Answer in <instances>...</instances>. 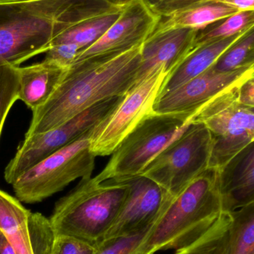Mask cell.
Returning a JSON list of instances; mask_svg holds the SVG:
<instances>
[{
  "instance_id": "obj_1",
  "label": "cell",
  "mask_w": 254,
  "mask_h": 254,
  "mask_svg": "<svg viewBox=\"0 0 254 254\" xmlns=\"http://www.w3.org/2000/svg\"><path fill=\"white\" fill-rule=\"evenodd\" d=\"M142 45L74 63L49 101L33 112L25 138L61 126L101 101L125 96L135 84Z\"/></svg>"
},
{
  "instance_id": "obj_2",
  "label": "cell",
  "mask_w": 254,
  "mask_h": 254,
  "mask_svg": "<svg viewBox=\"0 0 254 254\" xmlns=\"http://www.w3.org/2000/svg\"><path fill=\"white\" fill-rule=\"evenodd\" d=\"M107 0H31L0 4V66L46 53L55 37L117 8Z\"/></svg>"
},
{
  "instance_id": "obj_3",
  "label": "cell",
  "mask_w": 254,
  "mask_h": 254,
  "mask_svg": "<svg viewBox=\"0 0 254 254\" xmlns=\"http://www.w3.org/2000/svg\"><path fill=\"white\" fill-rule=\"evenodd\" d=\"M225 212L219 170L208 167L171 197L137 249L144 254L180 250L205 234Z\"/></svg>"
},
{
  "instance_id": "obj_4",
  "label": "cell",
  "mask_w": 254,
  "mask_h": 254,
  "mask_svg": "<svg viewBox=\"0 0 254 254\" xmlns=\"http://www.w3.org/2000/svg\"><path fill=\"white\" fill-rule=\"evenodd\" d=\"M128 190L127 182L80 179L55 204L49 219L55 235L71 236L98 246L117 218Z\"/></svg>"
},
{
  "instance_id": "obj_5",
  "label": "cell",
  "mask_w": 254,
  "mask_h": 254,
  "mask_svg": "<svg viewBox=\"0 0 254 254\" xmlns=\"http://www.w3.org/2000/svg\"><path fill=\"white\" fill-rule=\"evenodd\" d=\"M190 123L174 116L151 113L124 139L95 179L123 182L140 176Z\"/></svg>"
},
{
  "instance_id": "obj_6",
  "label": "cell",
  "mask_w": 254,
  "mask_h": 254,
  "mask_svg": "<svg viewBox=\"0 0 254 254\" xmlns=\"http://www.w3.org/2000/svg\"><path fill=\"white\" fill-rule=\"evenodd\" d=\"M93 128L18 178L11 185L16 198L27 204L40 202L76 179L92 177L96 157L90 149Z\"/></svg>"
},
{
  "instance_id": "obj_7",
  "label": "cell",
  "mask_w": 254,
  "mask_h": 254,
  "mask_svg": "<svg viewBox=\"0 0 254 254\" xmlns=\"http://www.w3.org/2000/svg\"><path fill=\"white\" fill-rule=\"evenodd\" d=\"M238 85L213 98L191 119V122L204 124L211 134L210 168H222L254 141V107L239 102Z\"/></svg>"
},
{
  "instance_id": "obj_8",
  "label": "cell",
  "mask_w": 254,
  "mask_h": 254,
  "mask_svg": "<svg viewBox=\"0 0 254 254\" xmlns=\"http://www.w3.org/2000/svg\"><path fill=\"white\" fill-rule=\"evenodd\" d=\"M211 150L208 128L200 122H191L140 175L175 196L208 168Z\"/></svg>"
},
{
  "instance_id": "obj_9",
  "label": "cell",
  "mask_w": 254,
  "mask_h": 254,
  "mask_svg": "<svg viewBox=\"0 0 254 254\" xmlns=\"http://www.w3.org/2000/svg\"><path fill=\"white\" fill-rule=\"evenodd\" d=\"M124 97L101 101L61 126L25 137L5 167L4 180L12 185L43 160L90 131L114 111Z\"/></svg>"
},
{
  "instance_id": "obj_10",
  "label": "cell",
  "mask_w": 254,
  "mask_h": 254,
  "mask_svg": "<svg viewBox=\"0 0 254 254\" xmlns=\"http://www.w3.org/2000/svg\"><path fill=\"white\" fill-rule=\"evenodd\" d=\"M165 68L155 70L128 90L122 102L92 131L90 149L95 156L112 155L124 139L151 113L167 77Z\"/></svg>"
},
{
  "instance_id": "obj_11",
  "label": "cell",
  "mask_w": 254,
  "mask_h": 254,
  "mask_svg": "<svg viewBox=\"0 0 254 254\" xmlns=\"http://www.w3.org/2000/svg\"><path fill=\"white\" fill-rule=\"evenodd\" d=\"M252 74V68L221 72L211 66L182 86L161 94L154 104L153 113L174 116L190 123L207 103Z\"/></svg>"
},
{
  "instance_id": "obj_12",
  "label": "cell",
  "mask_w": 254,
  "mask_h": 254,
  "mask_svg": "<svg viewBox=\"0 0 254 254\" xmlns=\"http://www.w3.org/2000/svg\"><path fill=\"white\" fill-rule=\"evenodd\" d=\"M129 186L125 203L104 240L134 234L156 222L171 195L146 176L125 181Z\"/></svg>"
},
{
  "instance_id": "obj_13",
  "label": "cell",
  "mask_w": 254,
  "mask_h": 254,
  "mask_svg": "<svg viewBox=\"0 0 254 254\" xmlns=\"http://www.w3.org/2000/svg\"><path fill=\"white\" fill-rule=\"evenodd\" d=\"M160 19L161 16L154 13L143 0L133 1L125 7L120 17L98 41L79 53L74 63L125 52L143 44Z\"/></svg>"
},
{
  "instance_id": "obj_14",
  "label": "cell",
  "mask_w": 254,
  "mask_h": 254,
  "mask_svg": "<svg viewBox=\"0 0 254 254\" xmlns=\"http://www.w3.org/2000/svg\"><path fill=\"white\" fill-rule=\"evenodd\" d=\"M197 30L178 28L151 34L142 45L135 83L161 68L171 74L194 49Z\"/></svg>"
},
{
  "instance_id": "obj_15",
  "label": "cell",
  "mask_w": 254,
  "mask_h": 254,
  "mask_svg": "<svg viewBox=\"0 0 254 254\" xmlns=\"http://www.w3.org/2000/svg\"><path fill=\"white\" fill-rule=\"evenodd\" d=\"M219 180L225 211L254 201V141L219 169Z\"/></svg>"
},
{
  "instance_id": "obj_16",
  "label": "cell",
  "mask_w": 254,
  "mask_h": 254,
  "mask_svg": "<svg viewBox=\"0 0 254 254\" xmlns=\"http://www.w3.org/2000/svg\"><path fill=\"white\" fill-rule=\"evenodd\" d=\"M69 67L44 61L16 67L19 80V100L34 112L44 105L65 77Z\"/></svg>"
},
{
  "instance_id": "obj_17",
  "label": "cell",
  "mask_w": 254,
  "mask_h": 254,
  "mask_svg": "<svg viewBox=\"0 0 254 254\" xmlns=\"http://www.w3.org/2000/svg\"><path fill=\"white\" fill-rule=\"evenodd\" d=\"M241 35L204 43L194 48L180 65L167 77L161 94L173 90L207 71Z\"/></svg>"
},
{
  "instance_id": "obj_18",
  "label": "cell",
  "mask_w": 254,
  "mask_h": 254,
  "mask_svg": "<svg viewBox=\"0 0 254 254\" xmlns=\"http://www.w3.org/2000/svg\"><path fill=\"white\" fill-rule=\"evenodd\" d=\"M239 11L221 1L204 0L167 16H161L152 34L178 28L200 29Z\"/></svg>"
},
{
  "instance_id": "obj_19",
  "label": "cell",
  "mask_w": 254,
  "mask_h": 254,
  "mask_svg": "<svg viewBox=\"0 0 254 254\" xmlns=\"http://www.w3.org/2000/svg\"><path fill=\"white\" fill-rule=\"evenodd\" d=\"M30 214L18 198L0 190V231L16 254H34L28 229Z\"/></svg>"
},
{
  "instance_id": "obj_20",
  "label": "cell",
  "mask_w": 254,
  "mask_h": 254,
  "mask_svg": "<svg viewBox=\"0 0 254 254\" xmlns=\"http://www.w3.org/2000/svg\"><path fill=\"white\" fill-rule=\"evenodd\" d=\"M124 7H117L104 14L83 21L55 37L52 45L68 43L78 46L81 51L98 41L109 28L118 20L123 12Z\"/></svg>"
},
{
  "instance_id": "obj_21",
  "label": "cell",
  "mask_w": 254,
  "mask_h": 254,
  "mask_svg": "<svg viewBox=\"0 0 254 254\" xmlns=\"http://www.w3.org/2000/svg\"><path fill=\"white\" fill-rule=\"evenodd\" d=\"M225 254H254V201L230 212Z\"/></svg>"
},
{
  "instance_id": "obj_22",
  "label": "cell",
  "mask_w": 254,
  "mask_h": 254,
  "mask_svg": "<svg viewBox=\"0 0 254 254\" xmlns=\"http://www.w3.org/2000/svg\"><path fill=\"white\" fill-rule=\"evenodd\" d=\"M254 25V10H243L197 30L195 46L240 35Z\"/></svg>"
},
{
  "instance_id": "obj_23",
  "label": "cell",
  "mask_w": 254,
  "mask_h": 254,
  "mask_svg": "<svg viewBox=\"0 0 254 254\" xmlns=\"http://www.w3.org/2000/svg\"><path fill=\"white\" fill-rule=\"evenodd\" d=\"M254 65V25L223 52L213 67L216 71L229 72L241 68H252Z\"/></svg>"
},
{
  "instance_id": "obj_24",
  "label": "cell",
  "mask_w": 254,
  "mask_h": 254,
  "mask_svg": "<svg viewBox=\"0 0 254 254\" xmlns=\"http://www.w3.org/2000/svg\"><path fill=\"white\" fill-rule=\"evenodd\" d=\"M230 221V212L225 211L205 234L190 246L176 251L175 254H225Z\"/></svg>"
},
{
  "instance_id": "obj_25",
  "label": "cell",
  "mask_w": 254,
  "mask_h": 254,
  "mask_svg": "<svg viewBox=\"0 0 254 254\" xmlns=\"http://www.w3.org/2000/svg\"><path fill=\"white\" fill-rule=\"evenodd\" d=\"M16 67L0 66V136L9 112L19 100V80Z\"/></svg>"
},
{
  "instance_id": "obj_26",
  "label": "cell",
  "mask_w": 254,
  "mask_h": 254,
  "mask_svg": "<svg viewBox=\"0 0 254 254\" xmlns=\"http://www.w3.org/2000/svg\"><path fill=\"white\" fill-rule=\"evenodd\" d=\"M28 229L34 254H48L55 241V231L49 219L41 213H31Z\"/></svg>"
},
{
  "instance_id": "obj_27",
  "label": "cell",
  "mask_w": 254,
  "mask_h": 254,
  "mask_svg": "<svg viewBox=\"0 0 254 254\" xmlns=\"http://www.w3.org/2000/svg\"><path fill=\"white\" fill-rule=\"evenodd\" d=\"M154 223L134 234L104 240L98 245L95 254H143L137 249Z\"/></svg>"
},
{
  "instance_id": "obj_28",
  "label": "cell",
  "mask_w": 254,
  "mask_h": 254,
  "mask_svg": "<svg viewBox=\"0 0 254 254\" xmlns=\"http://www.w3.org/2000/svg\"><path fill=\"white\" fill-rule=\"evenodd\" d=\"M98 246L77 237L58 235L55 237L48 254H95Z\"/></svg>"
},
{
  "instance_id": "obj_29",
  "label": "cell",
  "mask_w": 254,
  "mask_h": 254,
  "mask_svg": "<svg viewBox=\"0 0 254 254\" xmlns=\"http://www.w3.org/2000/svg\"><path fill=\"white\" fill-rule=\"evenodd\" d=\"M80 49L78 46L68 43L54 44L46 52L44 60L56 63L59 65L65 67H70L80 53Z\"/></svg>"
},
{
  "instance_id": "obj_30",
  "label": "cell",
  "mask_w": 254,
  "mask_h": 254,
  "mask_svg": "<svg viewBox=\"0 0 254 254\" xmlns=\"http://www.w3.org/2000/svg\"><path fill=\"white\" fill-rule=\"evenodd\" d=\"M202 1L204 0H166L152 10L158 16H164Z\"/></svg>"
},
{
  "instance_id": "obj_31",
  "label": "cell",
  "mask_w": 254,
  "mask_h": 254,
  "mask_svg": "<svg viewBox=\"0 0 254 254\" xmlns=\"http://www.w3.org/2000/svg\"><path fill=\"white\" fill-rule=\"evenodd\" d=\"M239 102L247 107H254V76L245 79L237 86Z\"/></svg>"
},
{
  "instance_id": "obj_32",
  "label": "cell",
  "mask_w": 254,
  "mask_h": 254,
  "mask_svg": "<svg viewBox=\"0 0 254 254\" xmlns=\"http://www.w3.org/2000/svg\"><path fill=\"white\" fill-rule=\"evenodd\" d=\"M228 4L240 11L254 10V0H216Z\"/></svg>"
},
{
  "instance_id": "obj_33",
  "label": "cell",
  "mask_w": 254,
  "mask_h": 254,
  "mask_svg": "<svg viewBox=\"0 0 254 254\" xmlns=\"http://www.w3.org/2000/svg\"><path fill=\"white\" fill-rule=\"evenodd\" d=\"M0 254H16L4 234L0 231Z\"/></svg>"
},
{
  "instance_id": "obj_34",
  "label": "cell",
  "mask_w": 254,
  "mask_h": 254,
  "mask_svg": "<svg viewBox=\"0 0 254 254\" xmlns=\"http://www.w3.org/2000/svg\"><path fill=\"white\" fill-rule=\"evenodd\" d=\"M107 1L111 3L112 4H113V5L124 7H126L128 4H131V3L136 1V0H107Z\"/></svg>"
},
{
  "instance_id": "obj_35",
  "label": "cell",
  "mask_w": 254,
  "mask_h": 254,
  "mask_svg": "<svg viewBox=\"0 0 254 254\" xmlns=\"http://www.w3.org/2000/svg\"><path fill=\"white\" fill-rule=\"evenodd\" d=\"M166 0H143L145 3H146V5L152 10L154 7L158 6V4H161V3L164 2Z\"/></svg>"
},
{
  "instance_id": "obj_36",
  "label": "cell",
  "mask_w": 254,
  "mask_h": 254,
  "mask_svg": "<svg viewBox=\"0 0 254 254\" xmlns=\"http://www.w3.org/2000/svg\"><path fill=\"white\" fill-rule=\"evenodd\" d=\"M31 1V0H0V4L5 3L22 2V1Z\"/></svg>"
},
{
  "instance_id": "obj_37",
  "label": "cell",
  "mask_w": 254,
  "mask_h": 254,
  "mask_svg": "<svg viewBox=\"0 0 254 254\" xmlns=\"http://www.w3.org/2000/svg\"><path fill=\"white\" fill-rule=\"evenodd\" d=\"M252 75L254 76V65L253 67H252Z\"/></svg>"
}]
</instances>
